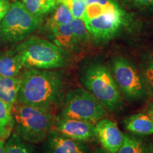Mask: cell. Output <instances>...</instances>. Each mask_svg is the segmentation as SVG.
<instances>
[{
	"label": "cell",
	"mask_w": 153,
	"mask_h": 153,
	"mask_svg": "<svg viewBox=\"0 0 153 153\" xmlns=\"http://www.w3.org/2000/svg\"><path fill=\"white\" fill-rule=\"evenodd\" d=\"M20 76L17 102L53 112L63 101L64 80L60 72L29 68Z\"/></svg>",
	"instance_id": "1"
},
{
	"label": "cell",
	"mask_w": 153,
	"mask_h": 153,
	"mask_svg": "<svg viewBox=\"0 0 153 153\" xmlns=\"http://www.w3.org/2000/svg\"><path fill=\"white\" fill-rule=\"evenodd\" d=\"M14 128L23 140L37 143L45 140L56 117L53 112L17 102L11 108Z\"/></svg>",
	"instance_id": "2"
},
{
	"label": "cell",
	"mask_w": 153,
	"mask_h": 153,
	"mask_svg": "<svg viewBox=\"0 0 153 153\" xmlns=\"http://www.w3.org/2000/svg\"><path fill=\"white\" fill-rule=\"evenodd\" d=\"M23 66L30 69L52 70L62 68L67 62L65 50L52 42L32 36L16 48Z\"/></svg>",
	"instance_id": "3"
},
{
	"label": "cell",
	"mask_w": 153,
	"mask_h": 153,
	"mask_svg": "<svg viewBox=\"0 0 153 153\" xmlns=\"http://www.w3.org/2000/svg\"><path fill=\"white\" fill-rule=\"evenodd\" d=\"M127 14L120 6L87 5L82 17L91 36L97 41L114 37L127 23Z\"/></svg>",
	"instance_id": "4"
},
{
	"label": "cell",
	"mask_w": 153,
	"mask_h": 153,
	"mask_svg": "<svg viewBox=\"0 0 153 153\" xmlns=\"http://www.w3.org/2000/svg\"><path fill=\"white\" fill-rule=\"evenodd\" d=\"M81 81L105 108L116 111L121 108L123 102L119 88L104 65L94 63L87 66L82 72Z\"/></svg>",
	"instance_id": "5"
},
{
	"label": "cell",
	"mask_w": 153,
	"mask_h": 153,
	"mask_svg": "<svg viewBox=\"0 0 153 153\" xmlns=\"http://www.w3.org/2000/svg\"><path fill=\"white\" fill-rule=\"evenodd\" d=\"M43 23V16L32 14L22 1H16L0 22V39L7 43H19L41 28Z\"/></svg>",
	"instance_id": "6"
},
{
	"label": "cell",
	"mask_w": 153,
	"mask_h": 153,
	"mask_svg": "<svg viewBox=\"0 0 153 153\" xmlns=\"http://www.w3.org/2000/svg\"><path fill=\"white\" fill-rule=\"evenodd\" d=\"M59 116L94 123L105 118L106 111L89 91L75 88L65 95Z\"/></svg>",
	"instance_id": "7"
},
{
	"label": "cell",
	"mask_w": 153,
	"mask_h": 153,
	"mask_svg": "<svg viewBox=\"0 0 153 153\" xmlns=\"http://www.w3.org/2000/svg\"><path fill=\"white\" fill-rule=\"evenodd\" d=\"M111 70L116 85L128 99L139 101L146 97L143 76L131 61L122 57H116L112 61Z\"/></svg>",
	"instance_id": "8"
},
{
	"label": "cell",
	"mask_w": 153,
	"mask_h": 153,
	"mask_svg": "<svg viewBox=\"0 0 153 153\" xmlns=\"http://www.w3.org/2000/svg\"><path fill=\"white\" fill-rule=\"evenodd\" d=\"M53 128L70 138L82 142L97 137L95 124L87 120L58 116L55 118Z\"/></svg>",
	"instance_id": "9"
},
{
	"label": "cell",
	"mask_w": 153,
	"mask_h": 153,
	"mask_svg": "<svg viewBox=\"0 0 153 153\" xmlns=\"http://www.w3.org/2000/svg\"><path fill=\"white\" fill-rule=\"evenodd\" d=\"M44 153H91L85 142L76 140L53 128L43 144Z\"/></svg>",
	"instance_id": "10"
},
{
	"label": "cell",
	"mask_w": 153,
	"mask_h": 153,
	"mask_svg": "<svg viewBox=\"0 0 153 153\" xmlns=\"http://www.w3.org/2000/svg\"><path fill=\"white\" fill-rule=\"evenodd\" d=\"M96 135L102 148L111 153L119 150L124 140V134L117 124L108 118H102L95 125Z\"/></svg>",
	"instance_id": "11"
},
{
	"label": "cell",
	"mask_w": 153,
	"mask_h": 153,
	"mask_svg": "<svg viewBox=\"0 0 153 153\" xmlns=\"http://www.w3.org/2000/svg\"><path fill=\"white\" fill-rule=\"evenodd\" d=\"M45 30L53 43L63 50H72L76 43L70 24H53L47 23Z\"/></svg>",
	"instance_id": "12"
},
{
	"label": "cell",
	"mask_w": 153,
	"mask_h": 153,
	"mask_svg": "<svg viewBox=\"0 0 153 153\" xmlns=\"http://www.w3.org/2000/svg\"><path fill=\"white\" fill-rule=\"evenodd\" d=\"M128 131L139 135H148L153 133V118L147 112L133 114L124 120Z\"/></svg>",
	"instance_id": "13"
},
{
	"label": "cell",
	"mask_w": 153,
	"mask_h": 153,
	"mask_svg": "<svg viewBox=\"0 0 153 153\" xmlns=\"http://www.w3.org/2000/svg\"><path fill=\"white\" fill-rule=\"evenodd\" d=\"M23 67L16 51L0 52V76H19Z\"/></svg>",
	"instance_id": "14"
},
{
	"label": "cell",
	"mask_w": 153,
	"mask_h": 153,
	"mask_svg": "<svg viewBox=\"0 0 153 153\" xmlns=\"http://www.w3.org/2000/svg\"><path fill=\"white\" fill-rule=\"evenodd\" d=\"M21 85V76H0V99L11 107L17 101Z\"/></svg>",
	"instance_id": "15"
},
{
	"label": "cell",
	"mask_w": 153,
	"mask_h": 153,
	"mask_svg": "<svg viewBox=\"0 0 153 153\" xmlns=\"http://www.w3.org/2000/svg\"><path fill=\"white\" fill-rule=\"evenodd\" d=\"M116 153H153V145L127 134L124 135L123 144Z\"/></svg>",
	"instance_id": "16"
},
{
	"label": "cell",
	"mask_w": 153,
	"mask_h": 153,
	"mask_svg": "<svg viewBox=\"0 0 153 153\" xmlns=\"http://www.w3.org/2000/svg\"><path fill=\"white\" fill-rule=\"evenodd\" d=\"M28 11L37 16H43L56 8V0H20Z\"/></svg>",
	"instance_id": "17"
},
{
	"label": "cell",
	"mask_w": 153,
	"mask_h": 153,
	"mask_svg": "<svg viewBox=\"0 0 153 153\" xmlns=\"http://www.w3.org/2000/svg\"><path fill=\"white\" fill-rule=\"evenodd\" d=\"M14 128L11 107L0 99V139H5L11 135Z\"/></svg>",
	"instance_id": "18"
},
{
	"label": "cell",
	"mask_w": 153,
	"mask_h": 153,
	"mask_svg": "<svg viewBox=\"0 0 153 153\" xmlns=\"http://www.w3.org/2000/svg\"><path fill=\"white\" fill-rule=\"evenodd\" d=\"M74 17L70 9L63 3H59L54 14L49 19L47 23L53 24H70Z\"/></svg>",
	"instance_id": "19"
},
{
	"label": "cell",
	"mask_w": 153,
	"mask_h": 153,
	"mask_svg": "<svg viewBox=\"0 0 153 153\" xmlns=\"http://www.w3.org/2000/svg\"><path fill=\"white\" fill-rule=\"evenodd\" d=\"M70 26L76 44L87 42L90 38V33L82 19L74 18Z\"/></svg>",
	"instance_id": "20"
},
{
	"label": "cell",
	"mask_w": 153,
	"mask_h": 153,
	"mask_svg": "<svg viewBox=\"0 0 153 153\" xmlns=\"http://www.w3.org/2000/svg\"><path fill=\"white\" fill-rule=\"evenodd\" d=\"M3 153H30L23 140L16 133L10 135L5 143Z\"/></svg>",
	"instance_id": "21"
},
{
	"label": "cell",
	"mask_w": 153,
	"mask_h": 153,
	"mask_svg": "<svg viewBox=\"0 0 153 153\" xmlns=\"http://www.w3.org/2000/svg\"><path fill=\"white\" fill-rule=\"evenodd\" d=\"M59 3L65 4L70 9L74 18L82 19L87 7L85 0H60Z\"/></svg>",
	"instance_id": "22"
},
{
	"label": "cell",
	"mask_w": 153,
	"mask_h": 153,
	"mask_svg": "<svg viewBox=\"0 0 153 153\" xmlns=\"http://www.w3.org/2000/svg\"><path fill=\"white\" fill-rule=\"evenodd\" d=\"M143 78L147 92L153 99V60L145 66Z\"/></svg>",
	"instance_id": "23"
},
{
	"label": "cell",
	"mask_w": 153,
	"mask_h": 153,
	"mask_svg": "<svg viewBox=\"0 0 153 153\" xmlns=\"http://www.w3.org/2000/svg\"><path fill=\"white\" fill-rule=\"evenodd\" d=\"M123 2L130 7L141 10L153 9V0H123Z\"/></svg>",
	"instance_id": "24"
},
{
	"label": "cell",
	"mask_w": 153,
	"mask_h": 153,
	"mask_svg": "<svg viewBox=\"0 0 153 153\" xmlns=\"http://www.w3.org/2000/svg\"><path fill=\"white\" fill-rule=\"evenodd\" d=\"M85 2L86 6L92 4H97L103 6H111L118 4L116 0H85Z\"/></svg>",
	"instance_id": "25"
},
{
	"label": "cell",
	"mask_w": 153,
	"mask_h": 153,
	"mask_svg": "<svg viewBox=\"0 0 153 153\" xmlns=\"http://www.w3.org/2000/svg\"><path fill=\"white\" fill-rule=\"evenodd\" d=\"M10 5L11 4L8 0H0V22L8 12Z\"/></svg>",
	"instance_id": "26"
},
{
	"label": "cell",
	"mask_w": 153,
	"mask_h": 153,
	"mask_svg": "<svg viewBox=\"0 0 153 153\" xmlns=\"http://www.w3.org/2000/svg\"><path fill=\"white\" fill-rule=\"evenodd\" d=\"M146 112L148 113V114H150L153 118V103L150 104L148 106V108H147V109H146Z\"/></svg>",
	"instance_id": "27"
},
{
	"label": "cell",
	"mask_w": 153,
	"mask_h": 153,
	"mask_svg": "<svg viewBox=\"0 0 153 153\" xmlns=\"http://www.w3.org/2000/svg\"><path fill=\"white\" fill-rule=\"evenodd\" d=\"M92 153H111V152H108V151L106 150L103 148H100L96 149V150L94 151Z\"/></svg>",
	"instance_id": "28"
},
{
	"label": "cell",
	"mask_w": 153,
	"mask_h": 153,
	"mask_svg": "<svg viewBox=\"0 0 153 153\" xmlns=\"http://www.w3.org/2000/svg\"><path fill=\"white\" fill-rule=\"evenodd\" d=\"M4 140L2 139H0V153H3L4 148Z\"/></svg>",
	"instance_id": "29"
},
{
	"label": "cell",
	"mask_w": 153,
	"mask_h": 153,
	"mask_svg": "<svg viewBox=\"0 0 153 153\" xmlns=\"http://www.w3.org/2000/svg\"><path fill=\"white\" fill-rule=\"evenodd\" d=\"M59 1H60V0H56V1H57V4H58V3H59Z\"/></svg>",
	"instance_id": "30"
}]
</instances>
